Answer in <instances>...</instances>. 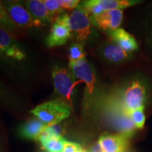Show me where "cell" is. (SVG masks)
<instances>
[{
  "label": "cell",
  "mask_w": 152,
  "mask_h": 152,
  "mask_svg": "<svg viewBox=\"0 0 152 152\" xmlns=\"http://www.w3.org/2000/svg\"><path fill=\"white\" fill-rule=\"evenodd\" d=\"M117 99L111 102L114 107L121 109L129 115L134 110L146 109L151 99V85L149 79L139 74L125 83L119 91Z\"/></svg>",
  "instance_id": "1"
},
{
  "label": "cell",
  "mask_w": 152,
  "mask_h": 152,
  "mask_svg": "<svg viewBox=\"0 0 152 152\" xmlns=\"http://www.w3.org/2000/svg\"><path fill=\"white\" fill-rule=\"evenodd\" d=\"M54 23L67 26L71 37L83 45L90 40L94 34L90 16L80 4L71 14H64L57 17Z\"/></svg>",
  "instance_id": "2"
},
{
  "label": "cell",
  "mask_w": 152,
  "mask_h": 152,
  "mask_svg": "<svg viewBox=\"0 0 152 152\" xmlns=\"http://www.w3.org/2000/svg\"><path fill=\"white\" fill-rule=\"evenodd\" d=\"M72 111L71 106L61 99L48 101L36 106L30 113L48 125L58 124L67 118Z\"/></svg>",
  "instance_id": "3"
},
{
  "label": "cell",
  "mask_w": 152,
  "mask_h": 152,
  "mask_svg": "<svg viewBox=\"0 0 152 152\" xmlns=\"http://www.w3.org/2000/svg\"><path fill=\"white\" fill-rule=\"evenodd\" d=\"M69 69L75 78L84 82L85 87V99L87 106H90L95 94L96 76L94 67L86 58L69 62Z\"/></svg>",
  "instance_id": "4"
},
{
  "label": "cell",
  "mask_w": 152,
  "mask_h": 152,
  "mask_svg": "<svg viewBox=\"0 0 152 152\" xmlns=\"http://www.w3.org/2000/svg\"><path fill=\"white\" fill-rule=\"evenodd\" d=\"M52 78L56 94L60 96L61 99L72 106V97L78 81L75 80L71 71L59 66L53 68Z\"/></svg>",
  "instance_id": "5"
},
{
  "label": "cell",
  "mask_w": 152,
  "mask_h": 152,
  "mask_svg": "<svg viewBox=\"0 0 152 152\" xmlns=\"http://www.w3.org/2000/svg\"><path fill=\"white\" fill-rule=\"evenodd\" d=\"M4 4L11 20L17 28H33L45 26V23L35 18L18 1H5Z\"/></svg>",
  "instance_id": "6"
},
{
  "label": "cell",
  "mask_w": 152,
  "mask_h": 152,
  "mask_svg": "<svg viewBox=\"0 0 152 152\" xmlns=\"http://www.w3.org/2000/svg\"><path fill=\"white\" fill-rule=\"evenodd\" d=\"M140 0H89L80 4L90 16H96L106 11L123 9L137 5Z\"/></svg>",
  "instance_id": "7"
},
{
  "label": "cell",
  "mask_w": 152,
  "mask_h": 152,
  "mask_svg": "<svg viewBox=\"0 0 152 152\" xmlns=\"http://www.w3.org/2000/svg\"><path fill=\"white\" fill-rule=\"evenodd\" d=\"M92 26L109 33L120 28L123 20L122 9L106 11L96 16H90Z\"/></svg>",
  "instance_id": "8"
},
{
  "label": "cell",
  "mask_w": 152,
  "mask_h": 152,
  "mask_svg": "<svg viewBox=\"0 0 152 152\" xmlns=\"http://www.w3.org/2000/svg\"><path fill=\"white\" fill-rule=\"evenodd\" d=\"M0 56L15 61L23 60L26 57V54L11 34L1 28H0Z\"/></svg>",
  "instance_id": "9"
},
{
  "label": "cell",
  "mask_w": 152,
  "mask_h": 152,
  "mask_svg": "<svg viewBox=\"0 0 152 152\" xmlns=\"http://www.w3.org/2000/svg\"><path fill=\"white\" fill-rule=\"evenodd\" d=\"M99 52L106 61L115 65H121L128 63L132 60L134 56V53L123 50L112 41L104 43L100 47Z\"/></svg>",
  "instance_id": "10"
},
{
  "label": "cell",
  "mask_w": 152,
  "mask_h": 152,
  "mask_svg": "<svg viewBox=\"0 0 152 152\" xmlns=\"http://www.w3.org/2000/svg\"><path fill=\"white\" fill-rule=\"evenodd\" d=\"M131 137L125 134L104 133L100 136L98 142L104 152H125Z\"/></svg>",
  "instance_id": "11"
},
{
  "label": "cell",
  "mask_w": 152,
  "mask_h": 152,
  "mask_svg": "<svg viewBox=\"0 0 152 152\" xmlns=\"http://www.w3.org/2000/svg\"><path fill=\"white\" fill-rule=\"evenodd\" d=\"M111 41L128 52L134 53L139 49V45L134 36L123 28L108 33Z\"/></svg>",
  "instance_id": "12"
},
{
  "label": "cell",
  "mask_w": 152,
  "mask_h": 152,
  "mask_svg": "<svg viewBox=\"0 0 152 152\" xmlns=\"http://www.w3.org/2000/svg\"><path fill=\"white\" fill-rule=\"evenodd\" d=\"M48 126V125L38 118L30 119L20 126L19 134L26 140H38Z\"/></svg>",
  "instance_id": "13"
},
{
  "label": "cell",
  "mask_w": 152,
  "mask_h": 152,
  "mask_svg": "<svg viewBox=\"0 0 152 152\" xmlns=\"http://www.w3.org/2000/svg\"><path fill=\"white\" fill-rule=\"evenodd\" d=\"M71 37V31L67 26L54 23L51 33L47 38V45L49 47L61 46Z\"/></svg>",
  "instance_id": "14"
},
{
  "label": "cell",
  "mask_w": 152,
  "mask_h": 152,
  "mask_svg": "<svg viewBox=\"0 0 152 152\" xmlns=\"http://www.w3.org/2000/svg\"><path fill=\"white\" fill-rule=\"evenodd\" d=\"M23 4L31 14L38 20L44 22L55 21V18L45 6L43 1L41 0H29L23 1Z\"/></svg>",
  "instance_id": "15"
},
{
  "label": "cell",
  "mask_w": 152,
  "mask_h": 152,
  "mask_svg": "<svg viewBox=\"0 0 152 152\" xmlns=\"http://www.w3.org/2000/svg\"><path fill=\"white\" fill-rule=\"evenodd\" d=\"M42 147L47 152H63L66 140L63 137L47 136L42 134L39 140Z\"/></svg>",
  "instance_id": "16"
},
{
  "label": "cell",
  "mask_w": 152,
  "mask_h": 152,
  "mask_svg": "<svg viewBox=\"0 0 152 152\" xmlns=\"http://www.w3.org/2000/svg\"><path fill=\"white\" fill-rule=\"evenodd\" d=\"M143 39L145 49L152 60V7L148 11L144 24Z\"/></svg>",
  "instance_id": "17"
},
{
  "label": "cell",
  "mask_w": 152,
  "mask_h": 152,
  "mask_svg": "<svg viewBox=\"0 0 152 152\" xmlns=\"http://www.w3.org/2000/svg\"><path fill=\"white\" fill-rule=\"evenodd\" d=\"M0 28L8 31L11 35H16L18 33V28L11 20L4 4L1 1H0Z\"/></svg>",
  "instance_id": "18"
},
{
  "label": "cell",
  "mask_w": 152,
  "mask_h": 152,
  "mask_svg": "<svg viewBox=\"0 0 152 152\" xmlns=\"http://www.w3.org/2000/svg\"><path fill=\"white\" fill-rule=\"evenodd\" d=\"M87 56L85 51L84 45L81 43H73L68 49V57L70 61H75L83 58H85Z\"/></svg>",
  "instance_id": "19"
},
{
  "label": "cell",
  "mask_w": 152,
  "mask_h": 152,
  "mask_svg": "<svg viewBox=\"0 0 152 152\" xmlns=\"http://www.w3.org/2000/svg\"><path fill=\"white\" fill-rule=\"evenodd\" d=\"M129 116L137 129L141 130L144 128L146 121L145 108L142 107L134 110L129 114Z\"/></svg>",
  "instance_id": "20"
},
{
  "label": "cell",
  "mask_w": 152,
  "mask_h": 152,
  "mask_svg": "<svg viewBox=\"0 0 152 152\" xmlns=\"http://www.w3.org/2000/svg\"><path fill=\"white\" fill-rule=\"evenodd\" d=\"M43 1L48 11L50 12V14L55 18V20L57 17L62 15L61 14L64 12V9L59 4L58 1H56V0H45Z\"/></svg>",
  "instance_id": "21"
},
{
  "label": "cell",
  "mask_w": 152,
  "mask_h": 152,
  "mask_svg": "<svg viewBox=\"0 0 152 152\" xmlns=\"http://www.w3.org/2000/svg\"><path fill=\"white\" fill-rule=\"evenodd\" d=\"M63 129L58 124H55L49 125L47 128L45 129L42 134L47 136L56 137H63Z\"/></svg>",
  "instance_id": "22"
},
{
  "label": "cell",
  "mask_w": 152,
  "mask_h": 152,
  "mask_svg": "<svg viewBox=\"0 0 152 152\" xmlns=\"http://www.w3.org/2000/svg\"><path fill=\"white\" fill-rule=\"evenodd\" d=\"M58 3L63 9L69 10L76 9L80 5V1L78 0H58Z\"/></svg>",
  "instance_id": "23"
},
{
  "label": "cell",
  "mask_w": 152,
  "mask_h": 152,
  "mask_svg": "<svg viewBox=\"0 0 152 152\" xmlns=\"http://www.w3.org/2000/svg\"><path fill=\"white\" fill-rule=\"evenodd\" d=\"M82 147L79 144L73 142L66 141L63 152H80Z\"/></svg>",
  "instance_id": "24"
},
{
  "label": "cell",
  "mask_w": 152,
  "mask_h": 152,
  "mask_svg": "<svg viewBox=\"0 0 152 152\" xmlns=\"http://www.w3.org/2000/svg\"><path fill=\"white\" fill-rule=\"evenodd\" d=\"M89 152H104V151L103 149H102V147H101L100 144L97 142L92 148H91V149Z\"/></svg>",
  "instance_id": "25"
},
{
  "label": "cell",
  "mask_w": 152,
  "mask_h": 152,
  "mask_svg": "<svg viewBox=\"0 0 152 152\" xmlns=\"http://www.w3.org/2000/svg\"><path fill=\"white\" fill-rule=\"evenodd\" d=\"M80 152H87V151H85V149H81V151H80Z\"/></svg>",
  "instance_id": "26"
}]
</instances>
